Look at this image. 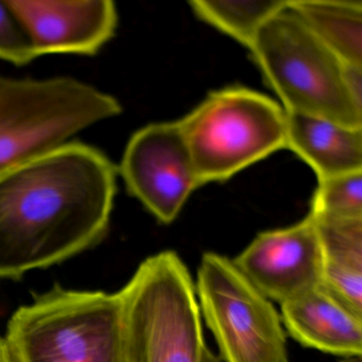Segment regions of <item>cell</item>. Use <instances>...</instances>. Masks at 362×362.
<instances>
[{
    "label": "cell",
    "instance_id": "17",
    "mask_svg": "<svg viewBox=\"0 0 362 362\" xmlns=\"http://www.w3.org/2000/svg\"><path fill=\"white\" fill-rule=\"evenodd\" d=\"M37 58L26 28L9 0L0 1V60L24 66Z\"/></svg>",
    "mask_w": 362,
    "mask_h": 362
},
{
    "label": "cell",
    "instance_id": "13",
    "mask_svg": "<svg viewBox=\"0 0 362 362\" xmlns=\"http://www.w3.org/2000/svg\"><path fill=\"white\" fill-rule=\"evenodd\" d=\"M313 219L323 255L322 287L362 317V218Z\"/></svg>",
    "mask_w": 362,
    "mask_h": 362
},
{
    "label": "cell",
    "instance_id": "15",
    "mask_svg": "<svg viewBox=\"0 0 362 362\" xmlns=\"http://www.w3.org/2000/svg\"><path fill=\"white\" fill-rule=\"evenodd\" d=\"M290 0H192V12L205 24L251 48L260 29Z\"/></svg>",
    "mask_w": 362,
    "mask_h": 362
},
{
    "label": "cell",
    "instance_id": "3",
    "mask_svg": "<svg viewBox=\"0 0 362 362\" xmlns=\"http://www.w3.org/2000/svg\"><path fill=\"white\" fill-rule=\"evenodd\" d=\"M5 339L14 362H127L122 296L56 286L12 315Z\"/></svg>",
    "mask_w": 362,
    "mask_h": 362
},
{
    "label": "cell",
    "instance_id": "16",
    "mask_svg": "<svg viewBox=\"0 0 362 362\" xmlns=\"http://www.w3.org/2000/svg\"><path fill=\"white\" fill-rule=\"evenodd\" d=\"M317 181L309 215L320 219L362 218V171Z\"/></svg>",
    "mask_w": 362,
    "mask_h": 362
},
{
    "label": "cell",
    "instance_id": "2",
    "mask_svg": "<svg viewBox=\"0 0 362 362\" xmlns=\"http://www.w3.org/2000/svg\"><path fill=\"white\" fill-rule=\"evenodd\" d=\"M249 50L284 111L362 127V67L339 60L289 6L264 25Z\"/></svg>",
    "mask_w": 362,
    "mask_h": 362
},
{
    "label": "cell",
    "instance_id": "19",
    "mask_svg": "<svg viewBox=\"0 0 362 362\" xmlns=\"http://www.w3.org/2000/svg\"><path fill=\"white\" fill-rule=\"evenodd\" d=\"M201 362H222L218 356H216L209 347L205 346L204 351H203L202 360Z\"/></svg>",
    "mask_w": 362,
    "mask_h": 362
},
{
    "label": "cell",
    "instance_id": "4",
    "mask_svg": "<svg viewBox=\"0 0 362 362\" xmlns=\"http://www.w3.org/2000/svg\"><path fill=\"white\" fill-rule=\"evenodd\" d=\"M120 113L117 99L73 78L0 76V175L66 145L88 127Z\"/></svg>",
    "mask_w": 362,
    "mask_h": 362
},
{
    "label": "cell",
    "instance_id": "5",
    "mask_svg": "<svg viewBox=\"0 0 362 362\" xmlns=\"http://www.w3.org/2000/svg\"><path fill=\"white\" fill-rule=\"evenodd\" d=\"M119 292L127 362H201L206 345L196 288L177 253L144 260Z\"/></svg>",
    "mask_w": 362,
    "mask_h": 362
},
{
    "label": "cell",
    "instance_id": "14",
    "mask_svg": "<svg viewBox=\"0 0 362 362\" xmlns=\"http://www.w3.org/2000/svg\"><path fill=\"white\" fill-rule=\"evenodd\" d=\"M289 7L339 60L362 67L360 0H291Z\"/></svg>",
    "mask_w": 362,
    "mask_h": 362
},
{
    "label": "cell",
    "instance_id": "7",
    "mask_svg": "<svg viewBox=\"0 0 362 362\" xmlns=\"http://www.w3.org/2000/svg\"><path fill=\"white\" fill-rule=\"evenodd\" d=\"M194 288L222 362H289L281 315L232 259L205 253Z\"/></svg>",
    "mask_w": 362,
    "mask_h": 362
},
{
    "label": "cell",
    "instance_id": "8",
    "mask_svg": "<svg viewBox=\"0 0 362 362\" xmlns=\"http://www.w3.org/2000/svg\"><path fill=\"white\" fill-rule=\"evenodd\" d=\"M119 170L128 192L165 224L177 219L202 186L177 122L149 124L134 133Z\"/></svg>",
    "mask_w": 362,
    "mask_h": 362
},
{
    "label": "cell",
    "instance_id": "9",
    "mask_svg": "<svg viewBox=\"0 0 362 362\" xmlns=\"http://www.w3.org/2000/svg\"><path fill=\"white\" fill-rule=\"evenodd\" d=\"M233 264L271 302L285 304L322 285L323 255L315 220L260 233Z\"/></svg>",
    "mask_w": 362,
    "mask_h": 362
},
{
    "label": "cell",
    "instance_id": "6",
    "mask_svg": "<svg viewBox=\"0 0 362 362\" xmlns=\"http://www.w3.org/2000/svg\"><path fill=\"white\" fill-rule=\"evenodd\" d=\"M177 124L201 185L226 181L286 148L283 107L241 86L211 93Z\"/></svg>",
    "mask_w": 362,
    "mask_h": 362
},
{
    "label": "cell",
    "instance_id": "12",
    "mask_svg": "<svg viewBox=\"0 0 362 362\" xmlns=\"http://www.w3.org/2000/svg\"><path fill=\"white\" fill-rule=\"evenodd\" d=\"M286 115V148L313 168L317 180L362 171V127L302 114Z\"/></svg>",
    "mask_w": 362,
    "mask_h": 362
},
{
    "label": "cell",
    "instance_id": "10",
    "mask_svg": "<svg viewBox=\"0 0 362 362\" xmlns=\"http://www.w3.org/2000/svg\"><path fill=\"white\" fill-rule=\"evenodd\" d=\"M33 42L43 54L94 56L111 41L118 12L111 0H9Z\"/></svg>",
    "mask_w": 362,
    "mask_h": 362
},
{
    "label": "cell",
    "instance_id": "11",
    "mask_svg": "<svg viewBox=\"0 0 362 362\" xmlns=\"http://www.w3.org/2000/svg\"><path fill=\"white\" fill-rule=\"evenodd\" d=\"M284 328L300 344L346 358L361 357L362 317L322 286L281 305Z\"/></svg>",
    "mask_w": 362,
    "mask_h": 362
},
{
    "label": "cell",
    "instance_id": "1",
    "mask_svg": "<svg viewBox=\"0 0 362 362\" xmlns=\"http://www.w3.org/2000/svg\"><path fill=\"white\" fill-rule=\"evenodd\" d=\"M116 179L105 153L77 141L0 175V279H20L100 243Z\"/></svg>",
    "mask_w": 362,
    "mask_h": 362
},
{
    "label": "cell",
    "instance_id": "18",
    "mask_svg": "<svg viewBox=\"0 0 362 362\" xmlns=\"http://www.w3.org/2000/svg\"><path fill=\"white\" fill-rule=\"evenodd\" d=\"M0 362H14L7 341L3 337H0Z\"/></svg>",
    "mask_w": 362,
    "mask_h": 362
}]
</instances>
